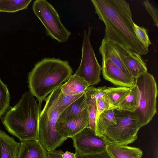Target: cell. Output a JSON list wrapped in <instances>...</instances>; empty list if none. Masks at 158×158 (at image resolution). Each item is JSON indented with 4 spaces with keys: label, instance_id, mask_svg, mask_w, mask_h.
Wrapping results in <instances>:
<instances>
[{
    "label": "cell",
    "instance_id": "cell-5",
    "mask_svg": "<svg viewBox=\"0 0 158 158\" xmlns=\"http://www.w3.org/2000/svg\"><path fill=\"white\" fill-rule=\"evenodd\" d=\"M135 80L139 94L137 107L134 112L141 128L149 123L156 112L158 90L154 77L147 72Z\"/></svg>",
    "mask_w": 158,
    "mask_h": 158
},
{
    "label": "cell",
    "instance_id": "cell-3",
    "mask_svg": "<svg viewBox=\"0 0 158 158\" xmlns=\"http://www.w3.org/2000/svg\"><path fill=\"white\" fill-rule=\"evenodd\" d=\"M73 72L68 61L45 58L37 62L28 76L29 92L40 106L47 96L68 81Z\"/></svg>",
    "mask_w": 158,
    "mask_h": 158
},
{
    "label": "cell",
    "instance_id": "cell-22",
    "mask_svg": "<svg viewBox=\"0 0 158 158\" xmlns=\"http://www.w3.org/2000/svg\"><path fill=\"white\" fill-rule=\"evenodd\" d=\"M31 0H0V12L15 13L27 9Z\"/></svg>",
    "mask_w": 158,
    "mask_h": 158
},
{
    "label": "cell",
    "instance_id": "cell-30",
    "mask_svg": "<svg viewBox=\"0 0 158 158\" xmlns=\"http://www.w3.org/2000/svg\"><path fill=\"white\" fill-rule=\"evenodd\" d=\"M75 154L76 158H112L106 150L94 154H82L75 153Z\"/></svg>",
    "mask_w": 158,
    "mask_h": 158
},
{
    "label": "cell",
    "instance_id": "cell-28",
    "mask_svg": "<svg viewBox=\"0 0 158 158\" xmlns=\"http://www.w3.org/2000/svg\"><path fill=\"white\" fill-rule=\"evenodd\" d=\"M88 127L95 131L96 119V106L95 102L88 106Z\"/></svg>",
    "mask_w": 158,
    "mask_h": 158
},
{
    "label": "cell",
    "instance_id": "cell-13",
    "mask_svg": "<svg viewBox=\"0 0 158 158\" xmlns=\"http://www.w3.org/2000/svg\"><path fill=\"white\" fill-rule=\"evenodd\" d=\"M47 151L38 140L21 142L17 158H47Z\"/></svg>",
    "mask_w": 158,
    "mask_h": 158
},
{
    "label": "cell",
    "instance_id": "cell-10",
    "mask_svg": "<svg viewBox=\"0 0 158 158\" xmlns=\"http://www.w3.org/2000/svg\"><path fill=\"white\" fill-rule=\"evenodd\" d=\"M88 107L85 109L75 118L67 120L57 121L56 124V131L67 139L88 127Z\"/></svg>",
    "mask_w": 158,
    "mask_h": 158
},
{
    "label": "cell",
    "instance_id": "cell-23",
    "mask_svg": "<svg viewBox=\"0 0 158 158\" xmlns=\"http://www.w3.org/2000/svg\"><path fill=\"white\" fill-rule=\"evenodd\" d=\"M106 86L96 88L92 86H89L84 92L86 97V103L89 106L103 97L106 93Z\"/></svg>",
    "mask_w": 158,
    "mask_h": 158
},
{
    "label": "cell",
    "instance_id": "cell-19",
    "mask_svg": "<svg viewBox=\"0 0 158 158\" xmlns=\"http://www.w3.org/2000/svg\"><path fill=\"white\" fill-rule=\"evenodd\" d=\"M131 89V88L122 86L106 87L104 97L110 106L109 109L120 103L128 95Z\"/></svg>",
    "mask_w": 158,
    "mask_h": 158
},
{
    "label": "cell",
    "instance_id": "cell-15",
    "mask_svg": "<svg viewBox=\"0 0 158 158\" xmlns=\"http://www.w3.org/2000/svg\"><path fill=\"white\" fill-rule=\"evenodd\" d=\"M106 150L112 158H141L143 154L139 148L127 145L109 143Z\"/></svg>",
    "mask_w": 158,
    "mask_h": 158
},
{
    "label": "cell",
    "instance_id": "cell-32",
    "mask_svg": "<svg viewBox=\"0 0 158 158\" xmlns=\"http://www.w3.org/2000/svg\"><path fill=\"white\" fill-rule=\"evenodd\" d=\"M63 158H76L75 153H73L68 151H66L62 154Z\"/></svg>",
    "mask_w": 158,
    "mask_h": 158
},
{
    "label": "cell",
    "instance_id": "cell-7",
    "mask_svg": "<svg viewBox=\"0 0 158 158\" xmlns=\"http://www.w3.org/2000/svg\"><path fill=\"white\" fill-rule=\"evenodd\" d=\"M32 8L44 26L47 35L60 43L67 40L71 33L61 23L57 11L50 3L45 0H36Z\"/></svg>",
    "mask_w": 158,
    "mask_h": 158
},
{
    "label": "cell",
    "instance_id": "cell-8",
    "mask_svg": "<svg viewBox=\"0 0 158 158\" xmlns=\"http://www.w3.org/2000/svg\"><path fill=\"white\" fill-rule=\"evenodd\" d=\"M93 27L89 25L88 33L84 30L82 47V55L80 66L75 74L84 78L92 86L101 81L100 75L102 67L98 63L90 41Z\"/></svg>",
    "mask_w": 158,
    "mask_h": 158
},
{
    "label": "cell",
    "instance_id": "cell-21",
    "mask_svg": "<svg viewBox=\"0 0 158 158\" xmlns=\"http://www.w3.org/2000/svg\"><path fill=\"white\" fill-rule=\"evenodd\" d=\"M116 124L113 110H106L101 114L96 121L95 134L99 136H103L108 127Z\"/></svg>",
    "mask_w": 158,
    "mask_h": 158
},
{
    "label": "cell",
    "instance_id": "cell-16",
    "mask_svg": "<svg viewBox=\"0 0 158 158\" xmlns=\"http://www.w3.org/2000/svg\"><path fill=\"white\" fill-rule=\"evenodd\" d=\"M20 144L0 130V158H17Z\"/></svg>",
    "mask_w": 158,
    "mask_h": 158
},
{
    "label": "cell",
    "instance_id": "cell-25",
    "mask_svg": "<svg viewBox=\"0 0 158 158\" xmlns=\"http://www.w3.org/2000/svg\"><path fill=\"white\" fill-rule=\"evenodd\" d=\"M10 94L6 84L0 78V118L10 107Z\"/></svg>",
    "mask_w": 158,
    "mask_h": 158
},
{
    "label": "cell",
    "instance_id": "cell-2",
    "mask_svg": "<svg viewBox=\"0 0 158 158\" xmlns=\"http://www.w3.org/2000/svg\"><path fill=\"white\" fill-rule=\"evenodd\" d=\"M40 108L31 93L26 92L6 113L2 123L8 132L21 142L39 140Z\"/></svg>",
    "mask_w": 158,
    "mask_h": 158
},
{
    "label": "cell",
    "instance_id": "cell-18",
    "mask_svg": "<svg viewBox=\"0 0 158 158\" xmlns=\"http://www.w3.org/2000/svg\"><path fill=\"white\" fill-rule=\"evenodd\" d=\"M88 106L84 93L60 114L57 121L67 120L75 118Z\"/></svg>",
    "mask_w": 158,
    "mask_h": 158
},
{
    "label": "cell",
    "instance_id": "cell-31",
    "mask_svg": "<svg viewBox=\"0 0 158 158\" xmlns=\"http://www.w3.org/2000/svg\"><path fill=\"white\" fill-rule=\"evenodd\" d=\"M64 152L60 150H54L51 152H48L47 158H63L62 154Z\"/></svg>",
    "mask_w": 158,
    "mask_h": 158
},
{
    "label": "cell",
    "instance_id": "cell-26",
    "mask_svg": "<svg viewBox=\"0 0 158 158\" xmlns=\"http://www.w3.org/2000/svg\"><path fill=\"white\" fill-rule=\"evenodd\" d=\"M134 28L136 37L147 48L151 44L148 34L147 29L140 27L134 23Z\"/></svg>",
    "mask_w": 158,
    "mask_h": 158
},
{
    "label": "cell",
    "instance_id": "cell-14",
    "mask_svg": "<svg viewBox=\"0 0 158 158\" xmlns=\"http://www.w3.org/2000/svg\"><path fill=\"white\" fill-rule=\"evenodd\" d=\"M122 60L131 76L135 79L147 71L145 63L139 54L124 49Z\"/></svg>",
    "mask_w": 158,
    "mask_h": 158
},
{
    "label": "cell",
    "instance_id": "cell-12",
    "mask_svg": "<svg viewBox=\"0 0 158 158\" xmlns=\"http://www.w3.org/2000/svg\"><path fill=\"white\" fill-rule=\"evenodd\" d=\"M121 46L103 38L99 48L102 58H109L113 63L125 73L132 77L123 61Z\"/></svg>",
    "mask_w": 158,
    "mask_h": 158
},
{
    "label": "cell",
    "instance_id": "cell-17",
    "mask_svg": "<svg viewBox=\"0 0 158 158\" xmlns=\"http://www.w3.org/2000/svg\"><path fill=\"white\" fill-rule=\"evenodd\" d=\"M89 85L84 78L74 74L61 85V92L66 95H77L84 92Z\"/></svg>",
    "mask_w": 158,
    "mask_h": 158
},
{
    "label": "cell",
    "instance_id": "cell-9",
    "mask_svg": "<svg viewBox=\"0 0 158 158\" xmlns=\"http://www.w3.org/2000/svg\"><path fill=\"white\" fill-rule=\"evenodd\" d=\"M70 138L73 140L75 153L82 154L104 152L106 150V146L109 144L103 136L96 135L95 131L88 127Z\"/></svg>",
    "mask_w": 158,
    "mask_h": 158
},
{
    "label": "cell",
    "instance_id": "cell-1",
    "mask_svg": "<svg viewBox=\"0 0 158 158\" xmlns=\"http://www.w3.org/2000/svg\"><path fill=\"white\" fill-rule=\"evenodd\" d=\"M91 1L99 19L105 24V39L140 55L148 52V48L136 36L129 3L124 0Z\"/></svg>",
    "mask_w": 158,
    "mask_h": 158
},
{
    "label": "cell",
    "instance_id": "cell-11",
    "mask_svg": "<svg viewBox=\"0 0 158 158\" xmlns=\"http://www.w3.org/2000/svg\"><path fill=\"white\" fill-rule=\"evenodd\" d=\"M102 69L104 78L114 85L131 88L135 84L134 78L123 72L109 58H102Z\"/></svg>",
    "mask_w": 158,
    "mask_h": 158
},
{
    "label": "cell",
    "instance_id": "cell-27",
    "mask_svg": "<svg viewBox=\"0 0 158 158\" xmlns=\"http://www.w3.org/2000/svg\"><path fill=\"white\" fill-rule=\"evenodd\" d=\"M142 4L152 17L154 25L158 27V9L148 0H144Z\"/></svg>",
    "mask_w": 158,
    "mask_h": 158
},
{
    "label": "cell",
    "instance_id": "cell-20",
    "mask_svg": "<svg viewBox=\"0 0 158 158\" xmlns=\"http://www.w3.org/2000/svg\"><path fill=\"white\" fill-rule=\"evenodd\" d=\"M138 94L137 87L135 84L131 87L130 92L124 99L118 105L110 109L134 112L137 107Z\"/></svg>",
    "mask_w": 158,
    "mask_h": 158
},
{
    "label": "cell",
    "instance_id": "cell-24",
    "mask_svg": "<svg viewBox=\"0 0 158 158\" xmlns=\"http://www.w3.org/2000/svg\"><path fill=\"white\" fill-rule=\"evenodd\" d=\"M84 92L80 94L70 95L65 94L61 92L59 95L56 102L58 111L61 114L66 108L81 97Z\"/></svg>",
    "mask_w": 158,
    "mask_h": 158
},
{
    "label": "cell",
    "instance_id": "cell-6",
    "mask_svg": "<svg viewBox=\"0 0 158 158\" xmlns=\"http://www.w3.org/2000/svg\"><path fill=\"white\" fill-rule=\"evenodd\" d=\"M116 124L109 126L103 135L109 144L127 145L137 138L140 128L135 112L113 109Z\"/></svg>",
    "mask_w": 158,
    "mask_h": 158
},
{
    "label": "cell",
    "instance_id": "cell-29",
    "mask_svg": "<svg viewBox=\"0 0 158 158\" xmlns=\"http://www.w3.org/2000/svg\"><path fill=\"white\" fill-rule=\"evenodd\" d=\"M96 119H98L101 114L104 111L109 110L110 107L109 103L104 96L96 101Z\"/></svg>",
    "mask_w": 158,
    "mask_h": 158
},
{
    "label": "cell",
    "instance_id": "cell-4",
    "mask_svg": "<svg viewBox=\"0 0 158 158\" xmlns=\"http://www.w3.org/2000/svg\"><path fill=\"white\" fill-rule=\"evenodd\" d=\"M62 85L53 90L46 98L44 108L40 114L39 140L48 152L55 150L66 139L56 130V123L60 114L57 109L56 102L61 90Z\"/></svg>",
    "mask_w": 158,
    "mask_h": 158
}]
</instances>
